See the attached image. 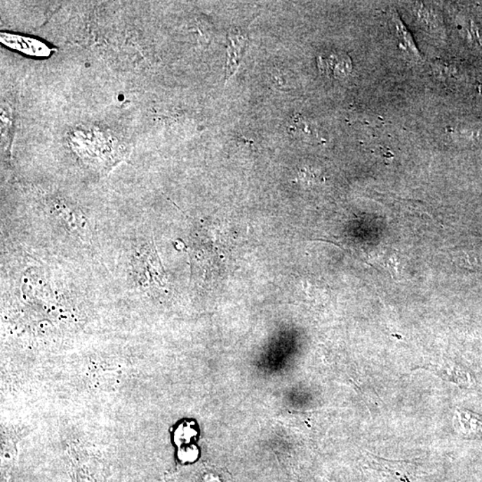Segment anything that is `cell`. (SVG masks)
I'll return each instance as SVG.
<instances>
[{
  "mask_svg": "<svg viewBox=\"0 0 482 482\" xmlns=\"http://www.w3.org/2000/svg\"><path fill=\"white\" fill-rule=\"evenodd\" d=\"M229 45L228 48V63L227 72H226V79H228L234 72L237 70L239 61L241 60L242 55L247 45L248 39L241 34L239 31L232 29L229 32Z\"/></svg>",
  "mask_w": 482,
  "mask_h": 482,
  "instance_id": "2",
  "label": "cell"
},
{
  "mask_svg": "<svg viewBox=\"0 0 482 482\" xmlns=\"http://www.w3.org/2000/svg\"><path fill=\"white\" fill-rule=\"evenodd\" d=\"M2 42L9 48L18 49L19 51L24 52L25 54L37 55H48L49 49L47 46L41 41H35L34 39L21 37V36L1 34Z\"/></svg>",
  "mask_w": 482,
  "mask_h": 482,
  "instance_id": "1",
  "label": "cell"
},
{
  "mask_svg": "<svg viewBox=\"0 0 482 482\" xmlns=\"http://www.w3.org/2000/svg\"><path fill=\"white\" fill-rule=\"evenodd\" d=\"M395 26L396 32H398L399 38L400 39V45L404 46L406 51L410 54L414 55V58L420 59V54L415 44L414 39H413L411 34H409L408 29L402 24L401 20L399 18H394Z\"/></svg>",
  "mask_w": 482,
  "mask_h": 482,
  "instance_id": "4",
  "label": "cell"
},
{
  "mask_svg": "<svg viewBox=\"0 0 482 482\" xmlns=\"http://www.w3.org/2000/svg\"><path fill=\"white\" fill-rule=\"evenodd\" d=\"M458 420L460 421V428L464 434L470 437L482 438V420L474 416L471 413L463 411L458 413Z\"/></svg>",
  "mask_w": 482,
  "mask_h": 482,
  "instance_id": "3",
  "label": "cell"
}]
</instances>
